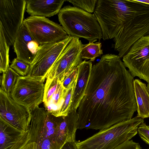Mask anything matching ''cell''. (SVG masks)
I'll list each match as a JSON object with an SVG mask.
<instances>
[{
	"label": "cell",
	"mask_w": 149,
	"mask_h": 149,
	"mask_svg": "<svg viewBox=\"0 0 149 149\" xmlns=\"http://www.w3.org/2000/svg\"><path fill=\"white\" fill-rule=\"evenodd\" d=\"M76 83L68 90L64 101L60 110L59 116H66L70 111L72 97Z\"/></svg>",
	"instance_id": "cell-24"
},
{
	"label": "cell",
	"mask_w": 149,
	"mask_h": 149,
	"mask_svg": "<svg viewBox=\"0 0 149 149\" xmlns=\"http://www.w3.org/2000/svg\"><path fill=\"white\" fill-rule=\"evenodd\" d=\"M134 92L137 104V116L143 119L149 117V93L146 84L136 79L133 81Z\"/></svg>",
	"instance_id": "cell-17"
},
{
	"label": "cell",
	"mask_w": 149,
	"mask_h": 149,
	"mask_svg": "<svg viewBox=\"0 0 149 149\" xmlns=\"http://www.w3.org/2000/svg\"><path fill=\"white\" fill-rule=\"evenodd\" d=\"M10 67L19 75L25 76L28 73L29 65L15 58L12 61Z\"/></svg>",
	"instance_id": "cell-25"
},
{
	"label": "cell",
	"mask_w": 149,
	"mask_h": 149,
	"mask_svg": "<svg viewBox=\"0 0 149 149\" xmlns=\"http://www.w3.org/2000/svg\"><path fill=\"white\" fill-rule=\"evenodd\" d=\"M33 39L23 24L17 34L13 44L14 52L17 58L30 65L35 56L29 49V42Z\"/></svg>",
	"instance_id": "cell-16"
},
{
	"label": "cell",
	"mask_w": 149,
	"mask_h": 149,
	"mask_svg": "<svg viewBox=\"0 0 149 149\" xmlns=\"http://www.w3.org/2000/svg\"><path fill=\"white\" fill-rule=\"evenodd\" d=\"M92 62L90 61H86L85 60L77 67L78 70L77 79L72 97L70 111H77L85 95L91 72L93 66Z\"/></svg>",
	"instance_id": "cell-14"
},
{
	"label": "cell",
	"mask_w": 149,
	"mask_h": 149,
	"mask_svg": "<svg viewBox=\"0 0 149 149\" xmlns=\"http://www.w3.org/2000/svg\"><path fill=\"white\" fill-rule=\"evenodd\" d=\"M72 38L69 36L58 42L39 45L34 59L29 65L27 76L44 82L49 70Z\"/></svg>",
	"instance_id": "cell-7"
},
{
	"label": "cell",
	"mask_w": 149,
	"mask_h": 149,
	"mask_svg": "<svg viewBox=\"0 0 149 149\" xmlns=\"http://www.w3.org/2000/svg\"><path fill=\"white\" fill-rule=\"evenodd\" d=\"M26 4L25 0L0 1V30L9 46L13 45L17 34L23 24Z\"/></svg>",
	"instance_id": "cell-6"
},
{
	"label": "cell",
	"mask_w": 149,
	"mask_h": 149,
	"mask_svg": "<svg viewBox=\"0 0 149 149\" xmlns=\"http://www.w3.org/2000/svg\"><path fill=\"white\" fill-rule=\"evenodd\" d=\"M78 73L77 67L65 78L62 83L64 88L68 90L77 82Z\"/></svg>",
	"instance_id": "cell-26"
},
{
	"label": "cell",
	"mask_w": 149,
	"mask_h": 149,
	"mask_svg": "<svg viewBox=\"0 0 149 149\" xmlns=\"http://www.w3.org/2000/svg\"><path fill=\"white\" fill-rule=\"evenodd\" d=\"M23 149H36V143L34 142H30Z\"/></svg>",
	"instance_id": "cell-30"
},
{
	"label": "cell",
	"mask_w": 149,
	"mask_h": 149,
	"mask_svg": "<svg viewBox=\"0 0 149 149\" xmlns=\"http://www.w3.org/2000/svg\"><path fill=\"white\" fill-rule=\"evenodd\" d=\"M149 149V148H148V149Z\"/></svg>",
	"instance_id": "cell-33"
},
{
	"label": "cell",
	"mask_w": 149,
	"mask_h": 149,
	"mask_svg": "<svg viewBox=\"0 0 149 149\" xmlns=\"http://www.w3.org/2000/svg\"><path fill=\"white\" fill-rule=\"evenodd\" d=\"M98 0H65L72 3L74 6L89 13L94 12Z\"/></svg>",
	"instance_id": "cell-23"
},
{
	"label": "cell",
	"mask_w": 149,
	"mask_h": 149,
	"mask_svg": "<svg viewBox=\"0 0 149 149\" xmlns=\"http://www.w3.org/2000/svg\"><path fill=\"white\" fill-rule=\"evenodd\" d=\"M0 117L18 129L27 130L32 115L29 108L18 103L0 89Z\"/></svg>",
	"instance_id": "cell-12"
},
{
	"label": "cell",
	"mask_w": 149,
	"mask_h": 149,
	"mask_svg": "<svg viewBox=\"0 0 149 149\" xmlns=\"http://www.w3.org/2000/svg\"><path fill=\"white\" fill-rule=\"evenodd\" d=\"M61 149H77L76 141L68 142L66 143Z\"/></svg>",
	"instance_id": "cell-29"
},
{
	"label": "cell",
	"mask_w": 149,
	"mask_h": 149,
	"mask_svg": "<svg viewBox=\"0 0 149 149\" xmlns=\"http://www.w3.org/2000/svg\"><path fill=\"white\" fill-rule=\"evenodd\" d=\"M9 47L7 44L2 31L0 30V72H5L9 65Z\"/></svg>",
	"instance_id": "cell-21"
},
{
	"label": "cell",
	"mask_w": 149,
	"mask_h": 149,
	"mask_svg": "<svg viewBox=\"0 0 149 149\" xmlns=\"http://www.w3.org/2000/svg\"><path fill=\"white\" fill-rule=\"evenodd\" d=\"M134 78L118 55L102 56L77 110L78 129L100 131L132 119L137 108Z\"/></svg>",
	"instance_id": "cell-1"
},
{
	"label": "cell",
	"mask_w": 149,
	"mask_h": 149,
	"mask_svg": "<svg viewBox=\"0 0 149 149\" xmlns=\"http://www.w3.org/2000/svg\"><path fill=\"white\" fill-rule=\"evenodd\" d=\"M123 63L132 76L149 84V36L136 41L123 57Z\"/></svg>",
	"instance_id": "cell-10"
},
{
	"label": "cell",
	"mask_w": 149,
	"mask_h": 149,
	"mask_svg": "<svg viewBox=\"0 0 149 149\" xmlns=\"http://www.w3.org/2000/svg\"><path fill=\"white\" fill-rule=\"evenodd\" d=\"M136 1L139 2L149 5V0H136Z\"/></svg>",
	"instance_id": "cell-31"
},
{
	"label": "cell",
	"mask_w": 149,
	"mask_h": 149,
	"mask_svg": "<svg viewBox=\"0 0 149 149\" xmlns=\"http://www.w3.org/2000/svg\"><path fill=\"white\" fill-rule=\"evenodd\" d=\"M147 87V88L148 90L149 93V84H148Z\"/></svg>",
	"instance_id": "cell-32"
},
{
	"label": "cell",
	"mask_w": 149,
	"mask_h": 149,
	"mask_svg": "<svg viewBox=\"0 0 149 149\" xmlns=\"http://www.w3.org/2000/svg\"><path fill=\"white\" fill-rule=\"evenodd\" d=\"M82 46L79 38L72 37L49 70L46 79H55L62 83L82 61L81 56Z\"/></svg>",
	"instance_id": "cell-9"
},
{
	"label": "cell",
	"mask_w": 149,
	"mask_h": 149,
	"mask_svg": "<svg viewBox=\"0 0 149 149\" xmlns=\"http://www.w3.org/2000/svg\"><path fill=\"white\" fill-rule=\"evenodd\" d=\"M23 24L39 45L58 42L69 36L62 26L45 17L30 16Z\"/></svg>",
	"instance_id": "cell-8"
},
{
	"label": "cell",
	"mask_w": 149,
	"mask_h": 149,
	"mask_svg": "<svg viewBox=\"0 0 149 149\" xmlns=\"http://www.w3.org/2000/svg\"><path fill=\"white\" fill-rule=\"evenodd\" d=\"M61 83L55 79H46L43 99V103L47 101Z\"/></svg>",
	"instance_id": "cell-22"
},
{
	"label": "cell",
	"mask_w": 149,
	"mask_h": 149,
	"mask_svg": "<svg viewBox=\"0 0 149 149\" xmlns=\"http://www.w3.org/2000/svg\"><path fill=\"white\" fill-rule=\"evenodd\" d=\"M143 119L137 116L102 130L82 141H76L77 149H114L138 133Z\"/></svg>",
	"instance_id": "cell-4"
},
{
	"label": "cell",
	"mask_w": 149,
	"mask_h": 149,
	"mask_svg": "<svg viewBox=\"0 0 149 149\" xmlns=\"http://www.w3.org/2000/svg\"><path fill=\"white\" fill-rule=\"evenodd\" d=\"M30 109V142L36 143V149H61L66 143L76 141L79 119L77 111H70L66 116L56 117L39 106Z\"/></svg>",
	"instance_id": "cell-3"
},
{
	"label": "cell",
	"mask_w": 149,
	"mask_h": 149,
	"mask_svg": "<svg viewBox=\"0 0 149 149\" xmlns=\"http://www.w3.org/2000/svg\"><path fill=\"white\" fill-rule=\"evenodd\" d=\"M58 19L69 36L84 38L89 42L102 38V29L95 14L70 5L61 8Z\"/></svg>",
	"instance_id": "cell-5"
},
{
	"label": "cell",
	"mask_w": 149,
	"mask_h": 149,
	"mask_svg": "<svg viewBox=\"0 0 149 149\" xmlns=\"http://www.w3.org/2000/svg\"><path fill=\"white\" fill-rule=\"evenodd\" d=\"M101 47L102 43L100 42H89L86 44H83L81 58L86 60L89 59L91 61H94L96 58L103 54Z\"/></svg>",
	"instance_id": "cell-20"
},
{
	"label": "cell",
	"mask_w": 149,
	"mask_h": 149,
	"mask_svg": "<svg viewBox=\"0 0 149 149\" xmlns=\"http://www.w3.org/2000/svg\"><path fill=\"white\" fill-rule=\"evenodd\" d=\"M65 0H26V11L31 16L50 17L58 14Z\"/></svg>",
	"instance_id": "cell-15"
},
{
	"label": "cell",
	"mask_w": 149,
	"mask_h": 149,
	"mask_svg": "<svg viewBox=\"0 0 149 149\" xmlns=\"http://www.w3.org/2000/svg\"><path fill=\"white\" fill-rule=\"evenodd\" d=\"M68 90L64 88L61 83L47 101L43 103L45 109L54 116H59Z\"/></svg>",
	"instance_id": "cell-18"
},
{
	"label": "cell",
	"mask_w": 149,
	"mask_h": 149,
	"mask_svg": "<svg viewBox=\"0 0 149 149\" xmlns=\"http://www.w3.org/2000/svg\"><path fill=\"white\" fill-rule=\"evenodd\" d=\"M44 87L41 81L20 76L10 96L17 103L30 109L43 102Z\"/></svg>",
	"instance_id": "cell-11"
},
{
	"label": "cell",
	"mask_w": 149,
	"mask_h": 149,
	"mask_svg": "<svg viewBox=\"0 0 149 149\" xmlns=\"http://www.w3.org/2000/svg\"><path fill=\"white\" fill-rule=\"evenodd\" d=\"M30 139L29 130L18 129L0 117V149H23Z\"/></svg>",
	"instance_id": "cell-13"
},
{
	"label": "cell",
	"mask_w": 149,
	"mask_h": 149,
	"mask_svg": "<svg viewBox=\"0 0 149 149\" xmlns=\"http://www.w3.org/2000/svg\"><path fill=\"white\" fill-rule=\"evenodd\" d=\"M94 14L104 40L122 58L142 37L149 36V5L136 0H98Z\"/></svg>",
	"instance_id": "cell-2"
},
{
	"label": "cell",
	"mask_w": 149,
	"mask_h": 149,
	"mask_svg": "<svg viewBox=\"0 0 149 149\" xmlns=\"http://www.w3.org/2000/svg\"><path fill=\"white\" fill-rule=\"evenodd\" d=\"M138 133L141 139L149 145V126L144 122L141 124L138 128Z\"/></svg>",
	"instance_id": "cell-27"
},
{
	"label": "cell",
	"mask_w": 149,
	"mask_h": 149,
	"mask_svg": "<svg viewBox=\"0 0 149 149\" xmlns=\"http://www.w3.org/2000/svg\"><path fill=\"white\" fill-rule=\"evenodd\" d=\"M114 149H141L139 144L132 140L126 141L117 146Z\"/></svg>",
	"instance_id": "cell-28"
},
{
	"label": "cell",
	"mask_w": 149,
	"mask_h": 149,
	"mask_svg": "<svg viewBox=\"0 0 149 149\" xmlns=\"http://www.w3.org/2000/svg\"><path fill=\"white\" fill-rule=\"evenodd\" d=\"M20 76L10 66L1 76L0 89L10 95Z\"/></svg>",
	"instance_id": "cell-19"
}]
</instances>
